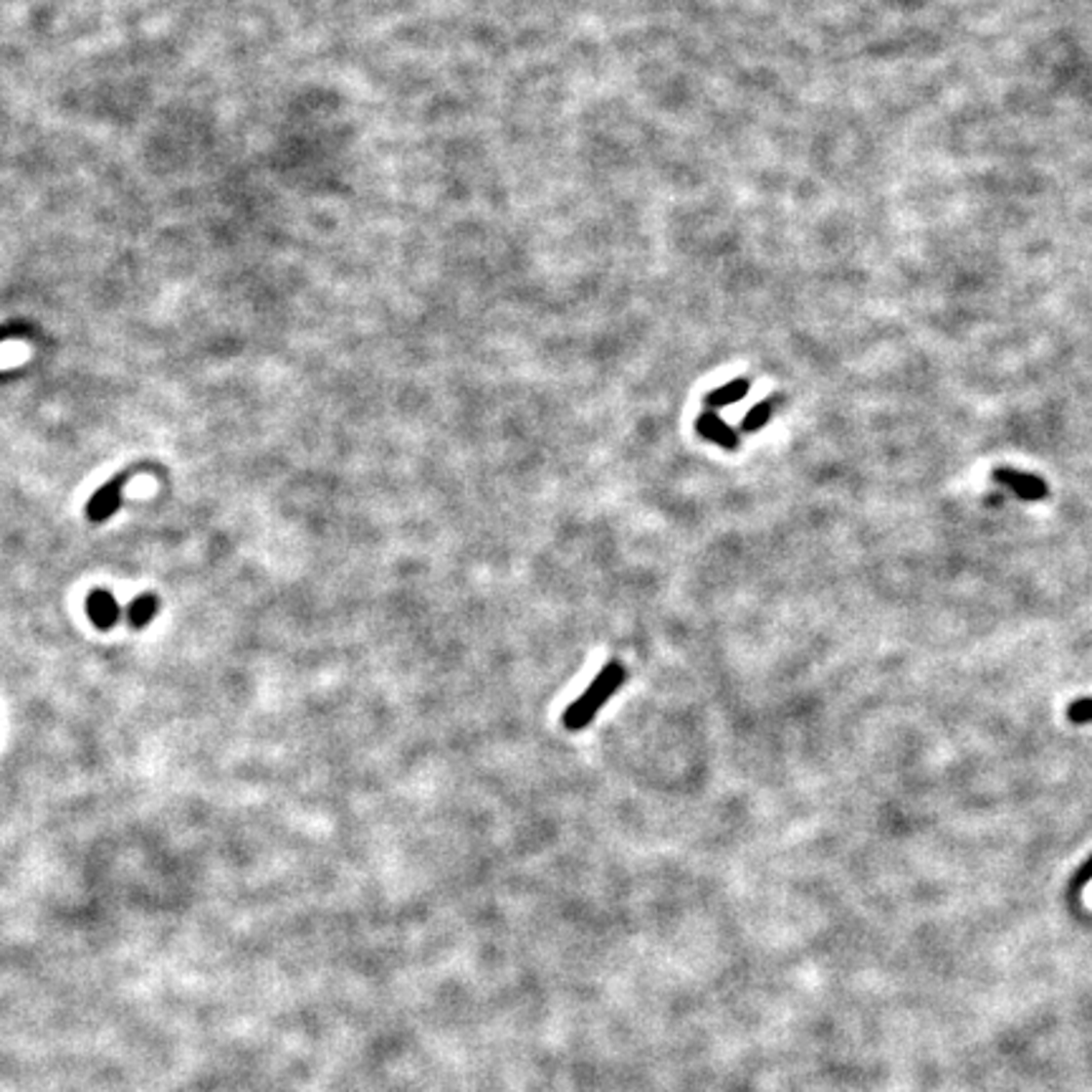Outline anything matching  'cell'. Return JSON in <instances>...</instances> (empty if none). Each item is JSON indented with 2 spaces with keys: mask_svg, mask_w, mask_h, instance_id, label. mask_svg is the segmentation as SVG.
Instances as JSON below:
<instances>
[{
  "mask_svg": "<svg viewBox=\"0 0 1092 1092\" xmlns=\"http://www.w3.org/2000/svg\"><path fill=\"white\" fill-rule=\"evenodd\" d=\"M1092 880V857L1087 860L1085 865L1080 868V873H1077V878H1074V887H1082L1085 882Z\"/></svg>",
  "mask_w": 1092,
  "mask_h": 1092,
  "instance_id": "obj_11",
  "label": "cell"
},
{
  "mask_svg": "<svg viewBox=\"0 0 1092 1092\" xmlns=\"http://www.w3.org/2000/svg\"><path fill=\"white\" fill-rule=\"evenodd\" d=\"M87 617L99 633H109L122 620V607L109 590H92L87 595Z\"/></svg>",
  "mask_w": 1092,
  "mask_h": 1092,
  "instance_id": "obj_4",
  "label": "cell"
},
{
  "mask_svg": "<svg viewBox=\"0 0 1092 1092\" xmlns=\"http://www.w3.org/2000/svg\"><path fill=\"white\" fill-rule=\"evenodd\" d=\"M622 681H625V668H622L617 660L604 665L603 671H600V676L592 681L590 688L584 690L577 701L566 708L565 716H562V723H565L566 731H582V728L590 726L592 721H595L597 711H600V708H603L604 703L617 693Z\"/></svg>",
  "mask_w": 1092,
  "mask_h": 1092,
  "instance_id": "obj_1",
  "label": "cell"
},
{
  "mask_svg": "<svg viewBox=\"0 0 1092 1092\" xmlns=\"http://www.w3.org/2000/svg\"><path fill=\"white\" fill-rule=\"evenodd\" d=\"M695 430H698L701 438H706V441L716 443V446L721 448H726V450H736V448H739V435L733 433V430L728 428V422H723L719 415H714V412H703V415L695 420Z\"/></svg>",
  "mask_w": 1092,
  "mask_h": 1092,
  "instance_id": "obj_5",
  "label": "cell"
},
{
  "mask_svg": "<svg viewBox=\"0 0 1092 1092\" xmlns=\"http://www.w3.org/2000/svg\"><path fill=\"white\" fill-rule=\"evenodd\" d=\"M749 390H751L749 379H733V382H728V385L719 387V390H714V392H708L706 408H711V410L728 408V405L739 403V400L744 398Z\"/></svg>",
  "mask_w": 1092,
  "mask_h": 1092,
  "instance_id": "obj_7",
  "label": "cell"
},
{
  "mask_svg": "<svg viewBox=\"0 0 1092 1092\" xmlns=\"http://www.w3.org/2000/svg\"><path fill=\"white\" fill-rule=\"evenodd\" d=\"M142 471H149L147 466H132L130 471L125 473H117V476L109 481L106 486H101L97 493H94L92 498H89L87 503V519L92 524H104L109 522L114 514L119 511V506H122V490H125V484L130 481L135 473H142Z\"/></svg>",
  "mask_w": 1092,
  "mask_h": 1092,
  "instance_id": "obj_2",
  "label": "cell"
},
{
  "mask_svg": "<svg viewBox=\"0 0 1092 1092\" xmlns=\"http://www.w3.org/2000/svg\"><path fill=\"white\" fill-rule=\"evenodd\" d=\"M1068 719L1072 723H1090L1092 721V698H1080V701L1070 703Z\"/></svg>",
  "mask_w": 1092,
  "mask_h": 1092,
  "instance_id": "obj_9",
  "label": "cell"
},
{
  "mask_svg": "<svg viewBox=\"0 0 1092 1092\" xmlns=\"http://www.w3.org/2000/svg\"><path fill=\"white\" fill-rule=\"evenodd\" d=\"M992 476L996 484L1006 486L1012 493H1017L1019 498H1024V501H1042V498H1047L1049 493L1047 484H1044L1042 478L1032 476V473L1014 471V468H996Z\"/></svg>",
  "mask_w": 1092,
  "mask_h": 1092,
  "instance_id": "obj_3",
  "label": "cell"
},
{
  "mask_svg": "<svg viewBox=\"0 0 1092 1092\" xmlns=\"http://www.w3.org/2000/svg\"><path fill=\"white\" fill-rule=\"evenodd\" d=\"M157 612H160V600L147 592V595H139L132 600L130 607H127V620H130L132 630H144L149 622L155 620Z\"/></svg>",
  "mask_w": 1092,
  "mask_h": 1092,
  "instance_id": "obj_6",
  "label": "cell"
},
{
  "mask_svg": "<svg viewBox=\"0 0 1092 1092\" xmlns=\"http://www.w3.org/2000/svg\"><path fill=\"white\" fill-rule=\"evenodd\" d=\"M776 410V400H761L759 405H754V408L749 410L744 415V420H741V430L744 433H757V430H761L766 422H769V417L774 415Z\"/></svg>",
  "mask_w": 1092,
  "mask_h": 1092,
  "instance_id": "obj_8",
  "label": "cell"
},
{
  "mask_svg": "<svg viewBox=\"0 0 1092 1092\" xmlns=\"http://www.w3.org/2000/svg\"><path fill=\"white\" fill-rule=\"evenodd\" d=\"M31 334V327L25 322H8V324H0V344L8 339H16V336H25Z\"/></svg>",
  "mask_w": 1092,
  "mask_h": 1092,
  "instance_id": "obj_10",
  "label": "cell"
}]
</instances>
